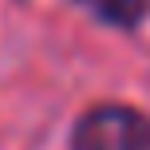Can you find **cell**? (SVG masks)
Listing matches in <instances>:
<instances>
[{
  "label": "cell",
  "mask_w": 150,
  "mask_h": 150,
  "mask_svg": "<svg viewBox=\"0 0 150 150\" xmlns=\"http://www.w3.org/2000/svg\"><path fill=\"white\" fill-rule=\"evenodd\" d=\"M71 150H150V115L127 103H99L75 122Z\"/></svg>",
  "instance_id": "cell-1"
},
{
  "label": "cell",
  "mask_w": 150,
  "mask_h": 150,
  "mask_svg": "<svg viewBox=\"0 0 150 150\" xmlns=\"http://www.w3.org/2000/svg\"><path fill=\"white\" fill-rule=\"evenodd\" d=\"M75 4L111 28H138L142 16L150 12V0H75Z\"/></svg>",
  "instance_id": "cell-2"
}]
</instances>
